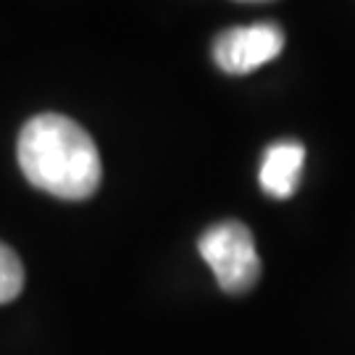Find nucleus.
<instances>
[{"label":"nucleus","instance_id":"20e7f679","mask_svg":"<svg viewBox=\"0 0 355 355\" xmlns=\"http://www.w3.org/2000/svg\"><path fill=\"white\" fill-rule=\"evenodd\" d=\"M305 164V148L295 140L274 142L263 153L261 164V187L277 200H287L300 184V171Z\"/></svg>","mask_w":355,"mask_h":355},{"label":"nucleus","instance_id":"7ed1b4c3","mask_svg":"<svg viewBox=\"0 0 355 355\" xmlns=\"http://www.w3.org/2000/svg\"><path fill=\"white\" fill-rule=\"evenodd\" d=\"M282 48L284 32L277 24L234 26L214 40V61L224 74L242 76L274 61Z\"/></svg>","mask_w":355,"mask_h":355},{"label":"nucleus","instance_id":"f257e3e1","mask_svg":"<svg viewBox=\"0 0 355 355\" xmlns=\"http://www.w3.org/2000/svg\"><path fill=\"white\" fill-rule=\"evenodd\" d=\"M16 155L29 184L53 198L87 200L101 187V153L69 116H32L19 132Z\"/></svg>","mask_w":355,"mask_h":355},{"label":"nucleus","instance_id":"f03ea898","mask_svg":"<svg viewBox=\"0 0 355 355\" xmlns=\"http://www.w3.org/2000/svg\"><path fill=\"white\" fill-rule=\"evenodd\" d=\"M198 250L214 271L218 287L229 295L248 292L261 277V258L255 250L253 232L242 221L229 218L208 227L198 240Z\"/></svg>","mask_w":355,"mask_h":355},{"label":"nucleus","instance_id":"39448f33","mask_svg":"<svg viewBox=\"0 0 355 355\" xmlns=\"http://www.w3.org/2000/svg\"><path fill=\"white\" fill-rule=\"evenodd\" d=\"M24 287V266L21 258L6 242H0V305L11 303L21 295Z\"/></svg>","mask_w":355,"mask_h":355}]
</instances>
